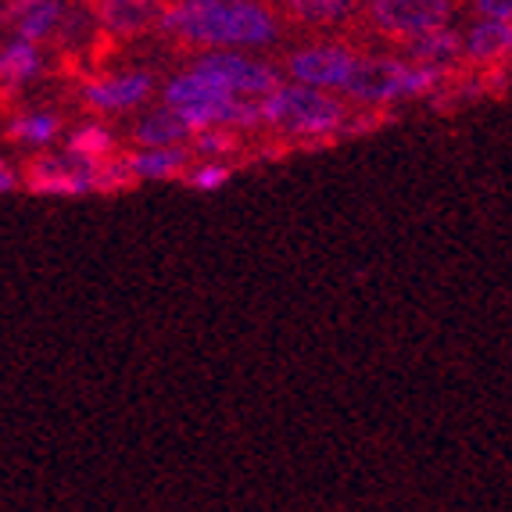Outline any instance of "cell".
I'll return each instance as SVG.
<instances>
[{
	"mask_svg": "<svg viewBox=\"0 0 512 512\" xmlns=\"http://www.w3.org/2000/svg\"><path fill=\"white\" fill-rule=\"evenodd\" d=\"M233 90L222 79L208 76V72L194 69L190 76H180L172 79L169 86H165V101L172 104V108H183V104H197V101H215V97H230Z\"/></svg>",
	"mask_w": 512,
	"mask_h": 512,
	"instance_id": "obj_10",
	"label": "cell"
},
{
	"mask_svg": "<svg viewBox=\"0 0 512 512\" xmlns=\"http://www.w3.org/2000/svg\"><path fill=\"white\" fill-rule=\"evenodd\" d=\"M140 176L133 172V165H129V158H122V162H111V165H101L97 169V190H122L129 187V183H137Z\"/></svg>",
	"mask_w": 512,
	"mask_h": 512,
	"instance_id": "obj_20",
	"label": "cell"
},
{
	"mask_svg": "<svg viewBox=\"0 0 512 512\" xmlns=\"http://www.w3.org/2000/svg\"><path fill=\"white\" fill-rule=\"evenodd\" d=\"M194 151H205V154H222V151H233V137L230 133H222L219 129H197V140H194Z\"/></svg>",
	"mask_w": 512,
	"mask_h": 512,
	"instance_id": "obj_21",
	"label": "cell"
},
{
	"mask_svg": "<svg viewBox=\"0 0 512 512\" xmlns=\"http://www.w3.org/2000/svg\"><path fill=\"white\" fill-rule=\"evenodd\" d=\"M162 11V0H101V22L108 33H140L154 22Z\"/></svg>",
	"mask_w": 512,
	"mask_h": 512,
	"instance_id": "obj_8",
	"label": "cell"
},
{
	"mask_svg": "<svg viewBox=\"0 0 512 512\" xmlns=\"http://www.w3.org/2000/svg\"><path fill=\"white\" fill-rule=\"evenodd\" d=\"M97 169L101 165L90 154H51L29 165V190L33 194H54V197H76L86 190H97Z\"/></svg>",
	"mask_w": 512,
	"mask_h": 512,
	"instance_id": "obj_4",
	"label": "cell"
},
{
	"mask_svg": "<svg viewBox=\"0 0 512 512\" xmlns=\"http://www.w3.org/2000/svg\"><path fill=\"white\" fill-rule=\"evenodd\" d=\"M226 180H230V169H222V165H205V169L187 172V183L194 190H219Z\"/></svg>",
	"mask_w": 512,
	"mask_h": 512,
	"instance_id": "obj_22",
	"label": "cell"
},
{
	"mask_svg": "<svg viewBox=\"0 0 512 512\" xmlns=\"http://www.w3.org/2000/svg\"><path fill=\"white\" fill-rule=\"evenodd\" d=\"M187 162V151L180 147H154V151H144V154H133L129 165L137 172L140 180H165V176H176Z\"/></svg>",
	"mask_w": 512,
	"mask_h": 512,
	"instance_id": "obj_13",
	"label": "cell"
},
{
	"mask_svg": "<svg viewBox=\"0 0 512 512\" xmlns=\"http://www.w3.org/2000/svg\"><path fill=\"white\" fill-rule=\"evenodd\" d=\"M459 54V36L444 33V29H434V33L412 36V58L419 65H444Z\"/></svg>",
	"mask_w": 512,
	"mask_h": 512,
	"instance_id": "obj_14",
	"label": "cell"
},
{
	"mask_svg": "<svg viewBox=\"0 0 512 512\" xmlns=\"http://www.w3.org/2000/svg\"><path fill=\"white\" fill-rule=\"evenodd\" d=\"M11 187H15V172L4 165V169H0V190H11Z\"/></svg>",
	"mask_w": 512,
	"mask_h": 512,
	"instance_id": "obj_24",
	"label": "cell"
},
{
	"mask_svg": "<svg viewBox=\"0 0 512 512\" xmlns=\"http://www.w3.org/2000/svg\"><path fill=\"white\" fill-rule=\"evenodd\" d=\"M477 8L487 18H512V0H477Z\"/></svg>",
	"mask_w": 512,
	"mask_h": 512,
	"instance_id": "obj_23",
	"label": "cell"
},
{
	"mask_svg": "<svg viewBox=\"0 0 512 512\" xmlns=\"http://www.w3.org/2000/svg\"><path fill=\"white\" fill-rule=\"evenodd\" d=\"M162 29L194 43H265L276 26L262 0H183L162 15Z\"/></svg>",
	"mask_w": 512,
	"mask_h": 512,
	"instance_id": "obj_1",
	"label": "cell"
},
{
	"mask_svg": "<svg viewBox=\"0 0 512 512\" xmlns=\"http://www.w3.org/2000/svg\"><path fill=\"white\" fill-rule=\"evenodd\" d=\"M355 69V58L341 47H312L291 58V72L308 86H344Z\"/></svg>",
	"mask_w": 512,
	"mask_h": 512,
	"instance_id": "obj_7",
	"label": "cell"
},
{
	"mask_svg": "<svg viewBox=\"0 0 512 512\" xmlns=\"http://www.w3.org/2000/svg\"><path fill=\"white\" fill-rule=\"evenodd\" d=\"M151 79L147 76H119V79H101V83L86 86V101L97 108H129L147 97Z\"/></svg>",
	"mask_w": 512,
	"mask_h": 512,
	"instance_id": "obj_9",
	"label": "cell"
},
{
	"mask_svg": "<svg viewBox=\"0 0 512 512\" xmlns=\"http://www.w3.org/2000/svg\"><path fill=\"white\" fill-rule=\"evenodd\" d=\"M262 122L283 129V133H298V137H319V133H333L344 122V108L308 83L301 86H280L265 97L262 104Z\"/></svg>",
	"mask_w": 512,
	"mask_h": 512,
	"instance_id": "obj_2",
	"label": "cell"
},
{
	"mask_svg": "<svg viewBox=\"0 0 512 512\" xmlns=\"http://www.w3.org/2000/svg\"><path fill=\"white\" fill-rule=\"evenodd\" d=\"M187 133H190V122L183 119L180 108L154 111V115H147V119L137 126V140L144 147H169V144H176L180 137H187Z\"/></svg>",
	"mask_w": 512,
	"mask_h": 512,
	"instance_id": "obj_12",
	"label": "cell"
},
{
	"mask_svg": "<svg viewBox=\"0 0 512 512\" xmlns=\"http://www.w3.org/2000/svg\"><path fill=\"white\" fill-rule=\"evenodd\" d=\"M441 76V65H419L409 69L405 61H387V58H369V61H355L351 69L348 90L355 101H391V97H412L423 94L437 83Z\"/></svg>",
	"mask_w": 512,
	"mask_h": 512,
	"instance_id": "obj_3",
	"label": "cell"
},
{
	"mask_svg": "<svg viewBox=\"0 0 512 512\" xmlns=\"http://www.w3.org/2000/svg\"><path fill=\"white\" fill-rule=\"evenodd\" d=\"M58 18H61L58 0H33V4L22 11V18H18V33L26 36V40H43V36L54 33Z\"/></svg>",
	"mask_w": 512,
	"mask_h": 512,
	"instance_id": "obj_16",
	"label": "cell"
},
{
	"mask_svg": "<svg viewBox=\"0 0 512 512\" xmlns=\"http://www.w3.org/2000/svg\"><path fill=\"white\" fill-rule=\"evenodd\" d=\"M473 61H498L512 54V22L509 18H487L484 26H477L466 43Z\"/></svg>",
	"mask_w": 512,
	"mask_h": 512,
	"instance_id": "obj_11",
	"label": "cell"
},
{
	"mask_svg": "<svg viewBox=\"0 0 512 512\" xmlns=\"http://www.w3.org/2000/svg\"><path fill=\"white\" fill-rule=\"evenodd\" d=\"M58 133V119L54 115H26V119L11 122L8 137L26 140V144H47Z\"/></svg>",
	"mask_w": 512,
	"mask_h": 512,
	"instance_id": "obj_17",
	"label": "cell"
},
{
	"mask_svg": "<svg viewBox=\"0 0 512 512\" xmlns=\"http://www.w3.org/2000/svg\"><path fill=\"white\" fill-rule=\"evenodd\" d=\"M197 69L222 79L233 94L269 97L273 90H280V76H276L273 69H265V65H258V61L240 58V54H208V58L197 61Z\"/></svg>",
	"mask_w": 512,
	"mask_h": 512,
	"instance_id": "obj_6",
	"label": "cell"
},
{
	"mask_svg": "<svg viewBox=\"0 0 512 512\" xmlns=\"http://www.w3.org/2000/svg\"><path fill=\"white\" fill-rule=\"evenodd\" d=\"M351 0H287V8L305 22H330V18L344 15Z\"/></svg>",
	"mask_w": 512,
	"mask_h": 512,
	"instance_id": "obj_18",
	"label": "cell"
},
{
	"mask_svg": "<svg viewBox=\"0 0 512 512\" xmlns=\"http://www.w3.org/2000/svg\"><path fill=\"white\" fill-rule=\"evenodd\" d=\"M36 69H40V58L33 51V40H26V36L18 43H11L8 51H4V58H0V76H4L8 86L26 83L29 76H36Z\"/></svg>",
	"mask_w": 512,
	"mask_h": 512,
	"instance_id": "obj_15",
	"label": "cell"
},
{
	"mask_svg": "<svg viewBox=\"0 0 512 512\" xmlns=\"http://www.w3.org/2000/svg\"><path fill=\"white\" fill-rule=\"evenodd\" d=\"M69 147H72V151H79V154H90V158H101V154H111L115 140H111L108 129L86 126V129H79V133H72Z\"/></svg>",
	"mask_w": 512,
	"mask_h": 512,
	"instance_id": "obj_19",
	"label": "cell"
},
{
	"mask_svg": "<svg viewBox=\"0 0 512 512\" xmlns=\"http://www.w3.org/2000/svg\"><path fill=\"white\" fill-rule=\"evenodd\" d=\"M373 15L387 33L423 36L448 22V0H373Z\"/></svg>",
	"mask_w": 512,
	"mask_h": 512,
	"instance_id": "obj_5",
	"label": "cell"
}]
</instances>
